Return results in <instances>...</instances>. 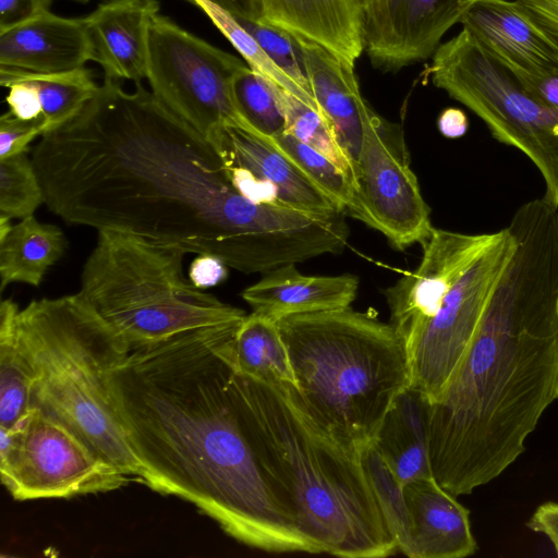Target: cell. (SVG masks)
<instances>
[{
	"label": "cell",
	"mask_w": 558,
	"mask_h": 558,
	"mask_svg": "<svg viewBox=\"0 0 558 558\" xmlns=\"http://www.w3.org/2000/svg\"><path fill=\"white\" fill-rule=\"evenodd\" d=\"M32 159L45 204L70 225L214 255L243 274L314 258L325 243L323 217L244 196L214 145L141 82L129 93L105 78Z\"/></svg>",
	"instance_id": "1"
},
{
	"label": "cell",
	"mask_w": 558,
	"mask_h": 558,
	"mask_svg": "<svg viewBox=\"0 0 558 558\" xmlns=\"http://www.w3.org/2000/svg\"><path fill=\"white\" fill-rule=\"evenodd\" d=\"M242 322L131 350L111 377L120 423L154 492L193 504L246 546L322 554L250 440L233 361Z\"/></svg>",
	"instance_id": "2"
},
{
	"label": "cell",
	"mask_w": 558,
	"mask_h": 558,
	"mask_svg": "<svg viewBox=\"0 0 558 558\" xmlns=\"http://www.w3.org/2000/svg\"><path fill=\"white\" fill-rule=\"evenodd\" d=\"M515 250L476 331L429 402L434 478L456 497L505 472L558 400V207L522 204Z\"/></svg>",
	"instance_id": "3"
},
{
	"label": "cell",
	"mask_w": 558,
	"mask_h": 558,
	"mask_svg": "<svg viewBox=\"0 0 558 558\" xmlns=\"http://www.w3.org/2000/svg\"><path fill=\"white\" fill-rule=\"evenodd\" d=\"M250 440L320 553L384 558L399 551L361 454L337 442L311 415L293 384L238 369Z\"/></svg>",
	"instance_id": "4"
},
{
	"label": "cell",
	"mask_w": 558,
	"mask_h": 558,
	"mask_svg": "<svg viewBox=\"0 0 558 558\" xmlns=\"http://www.w3.org/2000/svg\"><path fill=\"white\" fill-rule=\"evenodd\" d=\"M276 323L307 411L337 442L361 454L393 400L410 387L401 336L390 323L350 306Z\"/></svg>",
	"instance_id": "5"
},
{
	"label": "cell",
	"mask_w": 558,
	"mask_h": 558,
	"mask_svg": "<svg viewBox=\"0 0 558 558\" xmlns=\"http://www.w3.org/2000/svg\"><path fill=\"white\" fill-rule=\"evenodd\" d=\"M16 326L35 371L31 407L145 485L111 389L112 373L130 353L129 343L77 293L33 300L20 310Z\"/></svg>",
	"instance_id": "6"
},
{
	"label": "cell",
	"mask_w": 558,
	"mask_h": 558,
	"mask_svg": "<svg viewBox=\"0 0 558 558\" xmlns=\"http://www.w3.org/2000/svg\"><path fill=\"white\" fill-rule=\"evenodd\" d=\"M178 245L98 231L77 294L131 350L181 331L242 322L243 310L198 289Z\"/></svg>",
	"instance_id": "7"
},
{
	"label": "cell",
	"mask_w": 558,
	"mask_h": 558,
	"mask_svg": "<svg viewBox=\"0 0 558 558\" xmlns=\"http://www.w3.org/2000/svg\"><path fill=\"white\" fill-rule=\"evenodd\" d=\"M432 83L475 113L499 143L538 169L544 198L558 207V113L531 95L462 29L441 44L428 68Z\"/></svg>",
	"instance_id": "8"
},
{
	"label": "cell",
	"mask_w": 558,
	"mask_h": 558,
	"mask_svg": "<svg viewBox=\"0 0 558 558\" xmlns=\"http://www.w3.org/2000/svg\"><path fill=\"white\" fill-rule=\"evenodd\" d=\"M247 66L159 13L150 20L146 72L150 92L206 138L226 124L254 133L232 95L235 76Z\"/></svg>",
	"instance_id": "9"
},
{
	"label": "cell",
	"mask_w": 558,
	"mask_h": 558,
	"mask_svg": "<svg viewBox=\"0 0 558 558\" xmlns=\"http://www.w3.org/2000/svg\"><path fill=\"white\" fill-rule=\"evenodd\" d=\"M0 473L19 501L108 493L135 482L35 407L15 427H0Z\"/></svg>",
	"instance_id": "10"
},
{
	"label": "cell",
	"mask_w": 558,
	"mask_h": 558,
	"mask_svg": "<svg viewBox=\"0 0 558 558\" xmlns=\"http://www.w3.org/2000/svg\"><path fill=\"white\" fill-rule=\"evenodd\" d=\"M515 250L508 227L445 296L438 311L405 343L410 387L433 401L471 342L490 295Z\"/></svg>",
	"instance_id": "11"
},
{
	"label": "cell",
	"mask_w": 558,
	"mask_h": 558,
	"mask_svg": "<svg viewBox=\"0 0 558 558\" xmlns=\"http://www.w3.org/2000/svg\"><path fill=\"white\" fill-rule=\"evenodd\" d=\"M355 185L364 223L380 231L399 250L423 244L434 227L417 179L411 170L402 130L372 107L364 119Z\"/></svg>",
	"instance_id": "12"
},
{
	"label": "cell",
	"mask_w": 558,
	"mask_h": 558,
	"mask_svg": "<svg viewBox=\"0 0 558 558\" xmlns=\"http://www.w3.org/2000/svg\"><path fill=\"white\" fill-rule=\"evenodd\" d=\"M234 186L257 203L280 204L319 216L342 215L274 143L236 125H222L207 138Z\"/></svg>",
	"instance_id": "13"
},
{
	"label": "cell",
	"mask_w": 558,
	"mask_h": 558,
	"mask_svg": "<svg viewBox=\"0 0 558 558\" xmlns=\"http://www.w3.org/2000/svg\"><path fill=\"white\" fill-rule=\"evenodd\" d=\"M471 4L469 0H376L363 11L364 50L384 72L426 60Z\"/></svg>",
	"instance_id": "14"
},
{
	"label": "cell",
	"mask_w": 558,
	"mask_h": 558,
	"mask_svg": "<svg viewBox=\"0 0 558 558\" xmlns=\"http://www.w3.org/2000/svg\"><path fill=\"white\" fill-rule=\"evenodd\" d=\"M498 234H466L434 228L418 267L386 292L390 324L404 344L440 307L445 296Z\"/></svg>",
	"instance_id": "15"
},
{
	"label": "cell",
	"mask_w": 558,
	"mask_h": 558,
	"mask_svg": "<svg viewBox=\"0 0 558 558\" xmlns=\"http://www.w3.org/2000/svg\"><path fill=\"white\" fill-rule=\"evenodd\" d=\"M460 23L508 71L558 73V45L515 0H475Z\"/></svg>",
	"instance_id": "16"
},
{
	"label": "cell",
	"mask_w": 558,
	"mask_h": 558,
	"mask_svg": "<svg viewBox=\"0 0 558 558\" xmlns=\"http://www.w3.org/2000/svg\"><path fill=\"white\" fill-rule=\"evenodd\" d=\"M94 61L85 17H63L45 10L0 32V69L63 73Z\"/></svg>",
	"instance_id": "17"
},
{
	"label": "cell",
	"mask_w": 558,
	"mask_h": 558,
	"mask_svg": "<svg viewBox=\"0 0 558 558\" xmlns=\"http://www.w3.org/2000/svg\"><path fill=\"white\" fill-rule=\"evenodd\" d=\"M409 510L410 558H463L475 554L470 511L434 477L403 485Z\"/></svg>",
	"instance_id": "18"
},
{
	"label": "cell",
	"mask_w": 558,
	"mask_h": 558,
	"mask_svg": "<svg viewBox=\"0 0 558 558\" xmlns=\"http://www.w3.org/2000/svg\"><path fill=\"white\" fill-rule=\"evenodd\" d=\"M295 39L302 51L314 97L339 146L352 162L355 178L364 119L371 106L362 96L354 64L307 38Z\"/></svg>",
	"instance_id": "19"
},
{
	"label": "cell",
	"mask_w": 558,
	"mask_h": 558,
	"mask_svg": "<svg viewBox=\"0 0 558 558\" xmlns=\"http://www.w3.org/2000/svg\"><path fill=\"white\" fill-rule=\"evenodd\" d=\"M158 10V0H107L86 16L94 61L105 78H146L148 27Z\"/></svg>",
	"instance_id": "20"
},
{
	"label": "cell",
	"mask_w": 558,
	"mask_h": 558,
	"mask_svg": "<svg viewBox=\"0 0 558 558\" xmlns=\"http://www.w3.org/2000/svg\"><path fill=\"white\" fill-rule=\"evenodd\" d=\"M259 22L319 44L351 64L364 51L359 0H255Z\"/></svg>",
	"instance_id": "21"
},
{
	"label": "cell",
	"mask_w": 558,
	"mask_h": 558,
	"mask_svg": "<svg viewBox=\"0 0 558 558\" xmlns=\"http://www.w3.org/2000/svg\"><path fill=\"white\" fill-rule=\"evenodd\" d=\"M262 275L241 296L253 313L274 322L290 315L349 307L359 288V279L353 275L306 276L295 264Z\"/></svg>",
	"instance_id": "22"
},
{
	"label": "cell",
	"mask_w": 558,
	"mask_h": 558,
	"mask_svg": "<svg viewBox=\"0 0 558 558\" xmlns=\"http://www.w3.org/2000/svg\"><path fill=\"white\" fill-rule=\"evenodd\" d=\"M429 401L408 387L393 400L372 442L402 484L433 476L429 454Z\"/></svg>",
	"instance_id": "23"
},
{
	"label": "cell",
	"mask_w": 558,
	"mask_h": 558,
	"mask_svg": "<svg viewBox=\"0 0 558 558\" xmlns=\"http://www.w3.org/2000/svg\"><path fill=\"white\" fill-rule=\"evenodd\" d=\"M66 239L61 229L35 216L21 219L0 240V290L20 282L38 287L63 255Z\"/></svg>",
	"instance_id": "24"
},
{
	"label": "cell",
	"mask_w": 558,
	"mask_h": 558,
	"mask_svg": "<svg viewBox=\"0 0 558 558\" xmlns=\"http://www.w3.org/2000/svg\"><path fill=\"white\" fill-rule=\"evenodd\" d=\"M19 305L0 304V427L13 428L31 410L35 371L17 330Z\"/></svg>",
	"instance_id": "25"
},
{
	"label": "cell",
	"mask_w": 558,
	"mask_h": 558,
	"mask_svg": "<svg viewBox=\"0 0 558 558\" xmlns=\"http://www.w3.org/2000/svg\"><path fill=\"white\" fill-rule=\"evenodd\" d=\"M233 361L244 375L295 386L287 345L277 323L269 318L253 312L245 316L234 338Z\"/></svg>",
	"instance_id": "26"
},
{
	"label": "cell",
	"mask_w": 558,
	"mask_h": 558,
	"mask_svg": "<svg viewBox=\"0 0 558 558\" xmlns=\"http://www.w3.org/2000/svg\"><path fill=\"white\" fill-rule=\"evenodd\" d=\"M29 82L36 89L47 132L73 120L98 90L90 70L84 68L63 73H29L5 70ZM46 132V133H47Z\"/></svg>",
	"instance_id": "27"
},
{
	"label": "cell",
	"mask_w": 558,
	"mask_h": 558,
	"mask_svg": "<svg viewBox=\"0 0 558 558\" xmlns=\"http://www.w3.org/2000/svg\"><path fill=\"white\" fill-rule=\"evenodd\" d=\"M272 141L335 203L342 215L349 214L363 222L365 221L363 206L355 185L335 162L288 133H283Z\"/></svg>",
	"instance_id": "28"
},
{
	"label": "cell",
	"mask_w": 558,
	"mask_h": 558,
	"mask_svg": "<svg viewBox=\"0 0 558 558\" xmlns=\"http://www.w3.org/2000/svg\"><path fill=\"white\" fill-rule=\"evenodd\" d=\"M189 1L207 14L216 27L242 56L251 70L291 93L323 114L316 99L301 88L270 59L257 40L240 24L232 13L210 0Z\"/></svg>",
	"instance_id": "29"
},
{
	"label": "cell",
	"mask_w": 558,
	"mask_h": 558,
	"mask_svg": "<svg viewBox=\"0 0 558 558\" xmlns=\"http://www.w3.org/2000/svg\"><path fill=\"white\" fill-rule=\"evenodd\" d=\"M232 95L236 110L255 134L272 141L286 132V114L270 81L247 66L235 76Z\"/></svg>",
	"instance_id": "30"
},
{
	"label": "cell",
	"mask_w": 558,
	"mask_h": 558,
	"mask_svg": "<svg viewBox=\"0 0 558 558\" xmlns=\"http://www.w3.org/2000/svg\"><path fill=\"white\" fill-rule=\"evenodd\" d=\"M272 86L286 114L284 133L328 157L355 185L353 165L339 146L327 119L291 93L274 83Z\"/></svg>",
	"instance_id": "31"
},
{
	"label": "cell",
	"mask_w": 558,
	"mask_h": 558,
	"mask_svg": "<svg viewBox=\"0 0 558 558\" xmlns=\"http://www.w3.org/2000/svg\"><path fill=\"white\" fill-rule=\"evenodd\" d=\"M361 459L381 512L397 541L399 551L405 555L411 543V524L403 485L396 478L373 445L361 452Z\"/></svg>",
	"instance_id": "32"
},
{
	"label": "cell",
	"mask_w": 558,
	"mask_h": 558,
	"mask_svg": "<svg viewBox=\"0 0 558 558\" xmlns=\"http://www.w3.org/2000/svg\"><path fill=\"white\" fill-rule=\"evenodd\" d=\"M46 203L39 174L26 153L0 159V215L33 216Z\"/></svg>",
	"instance_id": "33"
},
{
	"label": "cell",
	"mask_w": 558,
	"mask_h": 558,
	"mask_svg": "<svg viewBox=\"0 0 558 558\" xmlns=\"http://www.w3.org/2000/svg\"><path fill=\"white\" fill-rule=\"evenodd\" d=\"M236 20L257 40L270 59L301 88L314 97L302 51L295 37L264 22L240 17Z\"/></svg>",
	"instance_id": "34"
},
{
	"label": "cell",
	"mask_w": 558,
	"mask_h": 558,
	"mask_svg": "<svg viewBox=\"0 0 558 558\" xmlns=\"http://www.w3.org/2000/svg\"><path fill=\"white\" fill-rule=\"evenodd\" d=\"M47 132L45 118L32 120L15 117L10 111L0 118V159L27 153L29 144Z\"/></svg>",
	"instance_id": "35"
},
{
	"label": "cell",
	"mask_w": 558,
	"mask_h": 558,
	"mask_svg": "<svg viewBox=\"0 0 558 558\" xmlns=\"http://www.w3.org/2000/svg\"><path fill=\"white\" fill-rule=\"evenodd\" d=\"M510 73L531 95L558 113V73Z\"/></svg>",
	"instance_id": "36"
},
{
	"label": "cell",
	"mask_w": 558,
	"mask_h": 558,
	"mask_svg": "<svg viewBox=\"0 0 558 558\" xmlns=\"http://www.w3.org/2000/svg\"><path fill=\"white\" fill-rule=\"evenodd\" d=\"M227 265L217 256L198 255L189 268V278L198 289H208L226 280L228 276Z\"/></svg>",
	"instance_id": "37"
},
{
	"label": "cell",
	"mask_w": 558,
	"mask_h": 558,
	"mask_svg": "<svg viewBox=\"0 0 558 558\" xmlns=\"http://www.w3.org/2000/svg\"><path fill=\"white\" fill-rule=\"evenodd\" d=\"M46 0H0V32L48 10Z\"/></svg>",
	"instance_id": "38"
},
{
	"label": "cell",
	"mask_w": 558,
	"mask_h": 558,
	"mask_svg": "<svg viewBox=\"0 0 558 558\" xmlns=\"http://www.w3.org/2000/svg\"><path fill=\"white\" fill-rule=\"evenodd\" d=\"M558 45V0H515Z\"/></svg>",
	"instance_id": "39"
},
{
	"label": "cell",
	"mask_w": 558,
	"mask_h": 558,
	"mask_svg": "<svg viewBox=\"0 0 558 558\" xmlns=\"http://www.w3.org/2000/svg\"><path fill=\"white\" fill-rule=\"evenodd\" d=\"M526 525L534 532L545 535L558 556V502L547 501L539 505Z\"/></svg>",
	"instance_id": "40"
},
{
	"label": "cell",
	"mask_w": 558,
	"mask_h": 558,
	"mask_svg": "<svg viewBox=\"0 0 558 558\" xmlns=\"http://www.w3.org/2000/svg\"><path fill=\"white\" fill-rule=\"evenodd\" d=\"M437 126L445 137L458 138L466 133L469 120L463 110L450 107L440 112Z\"/></svg>",
	"instance_id": "41"
},
{
	"label": "cell",
	"mask_w": 558,
	"mask_h": 558,
	"mask_svg": "<svg viewBox=\"0 0 558 558\" xmlns=\"http://www.w3.org/2000/svg\"><path fill=\"white\" fill-rule=\"evenodd\" d=\"M222 7L235 17L245 20H259V13L255 0H210Z\"/></svg>",
	"instance_id": "42"
},
{
	"label": "cell",
	"mask_w": 558,
	"mask_h": 558,
	"mask_svg": "<svg viewBox=\"0 0 558 558\" xmlns=\"http://www.w3.org/2000/svg\"><path fill=\"white\" fill-rule=\"evenodd\" d=\"M11 218L0 215V240L3 239L8 232L10 231L12 225H11Z\"/></svg>",
	"instance_id": "43"
},
{
	"label": "cell",
	"mask_w": 558,
	"mask_h": 558,
	"mask_svg": "<svg viewBox=\"0 0 558 558\" xmlns=\"http://www.w3.org/2000/svg\"><path fill=\"white\" fill-rule=\"evenodd\" d=\"M359 1H360L361 7H362V10L364 11L367 7H369L376 0H359Z\"/></svg>",
	"instance_id": "44"
},
{
	"label": "cell",
	"mask_w": 558,
	"mask_h": 558,
	"mask_svg": "<svg viewBox=\"0 0 558 558\" xmlns=\"http://www.w3.org/2000/svg\"><path fill=\"white\" fill-rule=\"evenodd\" d=\"M46 1H47L49 4H51V2H52L53 0H46ZM75 1H78V2H83V3H85V2H88L89 0H75Z\"/></svg>",
	"instance_id": "45"
},
{
	"label": "cell",
	"mask_w": 558,
	"mask_h": 558,
	"mask_svg": "<svg viewBox=\"0 0 558 558\" xmlns=\"http://www.w3.org/2000/svg\"><path fill=\"white\" fill-rule=\"evenodd\" d=\"M556 308H557V314H558V298H557Z\"/></svg>",
	"instance_id": "46"
},
{
	"label": "cell",
	"mask_w": 558,
	"mask_h": 558,
	"mask_svg": "<svg viewBox=\"0 0 558 558\" xmlns=\"http://www.w3.org/2000/svg\"><path fill=\"white\" fill-rule=\"evenodd\" d=\"M469 1H472V2H473V1H475V0H469Z\"/></svg>",
	"instance_id": "47"
}]
</instances>
